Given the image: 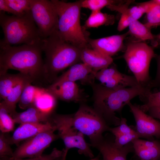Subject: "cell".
I'll use <instances>...</instances> for the list:
<instances>
[{"label": "cell", "mask_w": 160, "mask_h": 160, "mask_svg": "<svg viewBox=\"0 0 160 160\" xmlns=\"http://www.w3.org/2000/svg\"><path fill=\"white\" fill-rule=\"evenodd\" d=\"M41 42L18 46L0 44V74L11 69L31 77L34 81L41 79L44 80Z\"/></svg>", "instance_id": "6da1fadb"}, {"label": "cell", "mask_w": 160, "mask_h": 160, "mask_svg": "<svg viewBox=\"0 0 160 160\" xmlns=\"http://www.w3.org/2000/svg\"><path fill=\"white\" fill-rule=\"evenodd\" d=\"M92 89L93 108L103 117L108 124L117 126L121 119L116 115L133 98L151 89L141 85L123 89H112L94 83Z\"/></svg>", "instance_id": "7a4b0ae2"}, {"label": "cell", "mask_w": 160, "mask_h": 160, "mask_svg": "<svg viewBox=\"0 0 160 160\" xmlns=\"http://www.w3.org/2000/svg\"><path fill=\"white\" fill-rule=\"evenodd\" d=\"M44 80L51 84L57 74L69 67L81 61V49L63 39L56 31L42 39Z\"/></svg>", "instance_id": "3957f363"}, {"label": "cell", "mask_w": 160, "mask_h": 160, "mask_svg": "<svg viewBox=\"0 0 160 160\" xmlns=\"http://www.w3.org/2000/svg\"><path fill=\"white\" fill-rule=\"evenodd\" d=\"M58 16V32L64 40L82 49L88 46L89 38L81 25V0L67 2L51 0Z\"/></svg>", "instance_id": "277c9868"}, {"label": "cell", "mask_w": 160, "mask_h": 160, "mask_svg": "<svg viewBox=\"0 0 160 160\" xmlns=\"http://www.w3.org/2000/svg\"><path fill=\"white\" fill-rule=\"evenodd\" d=\"M0 25L4 34L0 44H31L43 39L31 11L20 16L9 15L0 11Z\"/></svg>", "instance_id": "5b68a950"}, {"label": "cell", "mask_w": 160, "mask_h": 160, "mask_svg": "<svg viewBox=\"0 0 160 160\" xmlns=\"http://www.w3.org/2000/svg\"><path fill=\"white\" fill-rule=\"evenodd\" d=\"M156 55L152 47L144 42L132 41L127 44L123 58L140 85L150 88L152 80L150 65Z\"/></svg>", "instance_id": "8992f818"}, {"label": "cell", "mask_w": 160, "mask_h": 160, "mask_svg": "<svg viewBox=\"0 0 160 160\" xmlns=\"http://www.w3.org/2000/svg\"><path fill=\"white\" fill-rule=\"evenodd\" d=\"M71 123L77 130L89 138L90 145L94 147L102 140L103 133L111 127L93 107L81 103L77 111L72 114Z\"/></svg>", "instance_id": "52a82bcc"}, {"label": "cell", "mask_w": 160, "mask_h": 160, "mask_svg": "<svg viewBox=\"0 0 160 160\" xmlns=\"http://www.w3.org/2000/svg\"><path fill=\"white\" fill-rule=\"evenodd\" d=\"M72 114H60L54 113L51 116L50 121L58 132L59 138L63 141L65 149L76 148L80 154L93 158V153L90 144L85 141L84 135L72 125Z\"/></svg>", "instance_id": "ba28073f"}, {"label": "cell", "mask_w": 160, "mask_h": 160, "mask_svg": "<svg viewBox=\"0 0 160 160\" xmlns=\"http://www.w3.org/2000/svg\"><path fill=\"white\" fill-rule=\"evenodd\" d=\"M33 19L43 39L58 30V16L51 0H30Z\"/></svg>", "instance_id": "9c48e42d"}, {"label": "cell", "mask_w": 160, "mask_h": 160, "mask_svg": "<svg viewBox=\"0 0 160 160\" xmlns=\"http://www.w3.org/2000/svg\"><path fill=\"white\" fill-rule=\"evenodd\" d=\"M55 131L51 129L44 131L25 140L14 151L12 157L8 159L33 158L41 156L51 143L59 138L58 135L54 133Z\"/></svg>", "instance_id": "30bf717a"}, {"label": "cell", "mask_w": 160, "mask_h": 160, "mask_svg": "<svg viewBox=\"0 0 160 160\" xmlns=\"http://www.w3.org/2000/svg\"><path fill=\"white\" fill-rule=\"evenodd\" d=\"M130 111L134 118L136 126L135 130L139 138L153 140V137L160 138V121L142 111L139 105L128 103Z\"/></svg>", "instance_id": "8fae6325"}, {"label": "cell", "mask_w": 160, "mask_h": 160, "mask_svg": "<svg viewBox=\"0 0 160 160\" xmlns=\"http://www.w3.org/2000/svg\"><path fill=\"white\" fill-rule=\"evenodd\" d=\"M95 79L100 84L109 88L123 89L140 85L134 76L121 73L114 65L97 72Z\"/></svg>", "instance_id": "7c38bea8"}, {"label": "cell", "mask_w": 160, "mask_h": 160, "mask_svg": "<svg viewBox=\"0 0 160 160\" xmlns=\"http://www.w3.org/2000/svg\"><path fill=\"white\" fill-rule=\"evenodd\" d=\"M96 74L85 63H78L71 66L68 70L57 77L50 85L56 86L65 81L75 82L79 81L83 84L91 86L94 83Z\"/></svg>", "instance_id": "4fadbf2b"}, {"label": "cell", "mask_w": 160, "mask_h": 160, "mask_svg": "<svg viewBox=\"0 0 160 160\" xmlns=\"http://www.w3.org/2000/svg\"><path fill=\"white\" fill-rule=\"evenodd\" d=\"M94 147L101 154L103 160H127V155L134 152L132 142L119 147L114 143V136L106 135L103 139Z\"/></svg>", "instance_id": "5bb4252c"}, {"label": "cell", "mask_w": 160, "mask_h": 160, "mask_svg": "<svg viewBox=\"0 0 160 160\" xmlns=\"http://www.w3.org/2000/svg\"><path fill=\"white\" fill-rule=\"evenodd\" d=\"M129 34L126 33L97 39L89 38L88 43L89 47L109 57H112L124 48V41Z\"/></svg>", "instance_id": "9a60e30c"}, {"label": "cell", "mask_w": 160, "mask_h": 160, "mask_svg": "<svg viewBox=\"0 0 160 160\" xmlns=\"http://www.w3.org/2000/svg\"><path fill=\"white\" fill-rule=\"evenodd\" d=\"M47 88L57 100L80 103L87 100V96L75 82L65 81L56 86L49 85Z\"/></svg>", "instance_id": "2e32d148"}, {"label": "cell", "mask_w": 160, "mask_h": 160, "mask_svg": "<svg viewBox=\"0 0 160 160\" xmlns=\"http://www.w3.org/2000/svg\"><path fill=\"white\" fill-rule=\"evenodd\" d=\"M56 129L50 121L42 123H28L20 124L12 135L8 137L11 145H17L20 142L26 140L42 132Z\"/></svg>", "instance_id": "e0dca14e"}, {"label": "cell", "mask_w": 160, "mask_h": 160, "mask_svg": "<svg viewBox=\"0 0 160 160\" xmlns=\"http://www.w3.org/2000/svg\"><path fill=\"white\" fill-rule=\"evenodd\" d=\"M80 59L96 73L111 65L112 57L106 56L90 47L89 45L81 49Z\"/></svg>", "instance_id": "ac0fdd59"}, {"label": "cell", "mask_w": 160, "mask_h": 160, "mask_svg": "<svg viewBox=\"0 0 160 160\" xmlns=\"http://www.w3.org/2000/svg\"><path fill=\"white\" fill-rule=\"evenodd\" d=\"M134 152L140 160H160V141L136 139L133 140Z\"/></svg>", "instance_id": "d6986e66"}, {"label": "cell", "mask_w": 160, "mask_h": 160, "mask_svg": "<svg viewBox=\"0 0 160 160\" xmlns=\"http://www.w3.org/2000/svg\"><path fill=\"white\" fill-rule=\"evenodd\" d=\"M53 114L44 112L33 105L23 112H16L12 116L15 123L21 124L28 123L46 122L50 121Z\"/></svg>", "instance_id": "ffe728a7"}, {"label": "cell", "mask_w": 160, "mask_h": 160, "mask_svg": "<svg viewBox=\"0 0 160 160\" xmlns=\"http://www.w3.org/2000/svg\"><path fill=\"white\" fill-rule=\"evenodd\" d=\"M33 82L34 81L32 78L25 75L15 86L6 99L2 100L11 116L16 112V105L18 103L24 89Z\"/></svg>", "instance_id": "44dd1931"}, {"label": "cell", "mask_w": 160, "mask_h": 160, "mask_svg": "<svg viewBox=\"0 0 160 160\" xmlns=\"http://www.w3.org/2000/svg\"><path fill=\"white\" fill-rule=\"evenodd\" d=\"M56 98L47 88H38L34 105L41 110L53 114L56 106Z\"/></svg>", "instance_id": "7402d4cb"}, {"label": "cell", "mask_w": 160, "mask_h": 160, "mask_svg": "<svg viewBox=\"0 0 160 160\" xmlns=\"http://www.w3.org/2000/svg\"><path fill=\"white\" fill-rule=\"evenodd\" d=\"M22 73L0 74V97L4 100L15 86L25 76Z\"/></svg>", "instance_id": "603a6c76"}, {"label": "cell", "mask_w": 160, "mask_h": 160, "mask_svg": "<svg viewBox=\"0 0 160 160\" xmlns=\"http://www.w3.org/2000/svg\"><path fill=\"white\" fill-rule=\"evenodd\" d=\"M115 20L113 15L103 13L100 10L92 11L83 28L85 30L87 28H97L103 25H112Z\"/></svg>", "instance_id": "cb8c5ba5"}, {"label": "cell", "mask_w": 160, "mask_h": 160, "mask_svg": "<svg viewBox=\"0 0 160 160\" xmlns=\"http://www.w3.org/2000/svg\"><path fill=\"white\" fill-rule=\"evenodd\" d=\"M129 28L128 31L129 34L131 35L140 41L152 40L156 39V36L151 32V28L138 20L132 22Z\"/></svg>", "instance_id": "d4e9b609"}, {"label": "cell", "mask_w": 160, "mask_h": 160, "mask_svg": "<svg viewBox=\"0 0 160 160\" xmlns=\"http://www.w3.org/2000/svg\"><path fill=\"white\" fill-rule=\"evenodd\" d=\"M131 1H127L125 3H122L118 4L111 5L107 8L113 11H118L121 14H125L130 17L133 21L138 20L145 12L139 5L129 8V6Z\"/></svg>", "instance_id": "484cf974"}, {"label": "cell", "mask_w": 160, "mask_h": 160, "mask_svg": "<svg viewBox=\"0 0 160 160\" xmlns=\"http://www.w3.org/2000/svg\"><path fill=\"white\" fill-rule=\"evenodd\" d=\"M39 87L28 85L24 89L18 102V106L22 109H27L34 105L36 96Z\"/></svg>", "instance_id": "4316f807"}, {"label": "cell", "mask_w": 160, "mask_h": 160, "mask_svg": "<svg viewBox=\"0 0 160 160\" xmlns=\"http://www.w3.org/2000/svg\"><path fill=\"white\" fill-rule=\"evenodd\" d=\"M143 104L139 105L140 109L144 112H147L150 108L160 107V91L153 92L149 90L139 96Z\"/></svg>", "instance_id": "83f0119b"}, {"label": "cell", "mask_w": 160, "mask_h": 160, "mask_svg": "<svg viewBox=\"0 0 160 160\" xmlns=\"http://www.w3.org/2000/svg\"><path fill=\"white\" fill-rule=\"evenodd\" d=\"M15 123L3 101L0 103V130L6 133L12 131Z\"/></svg>", "instance_id": "f1b7e54d"}, {"label": "cell", "mask_w": 160, "mask_h": 160, "mask_svg": "<svg viewBox=\"0 0 160 160\" xmlns=\"http://www.w3.org/2000/svg\"><path fill=\"white\" fill-rule=\"evenodd\" d=\"M123 2L120 1L112 0H81V8L88 9L92 11H101L104 7Z\"/></svg>", "instance_id": "f546056e"}, {"label": "cell", "mask_w": 160, "mask_h": 160, "mask_svg": "<svg viewBox=\"0 0 160 160\" xmlns=\"http://www.w3.org/2000/svg\"><path fill=\"white\" fill-rule=\"evenodd\" d=\"M5 1L18 16L23 15L31 11L30 0H5Z\"/></svg>", "instance_id": "4dcf8cb0"}, {"label": "cell", "mask_w": 160, "mask_h": 160, "mask_svg": "<svg viewBox=\"0 0 160 160\" xmlns=\"http://www.w3.org/2000/svg\"><path fill=\"white\" fill-rule=\"evenodd\" d=\"M146 14V26L151 28L160 25V5L156 4Z\"/></svg>", "instance_id": "1f68e13d"}, {"label": "cell", "mask_w": 160, "mask_h": 160, "mask_svg": "<svg viewBox=\"0 0 160 160\" xmlns=\"http://www.w3.org/2000/svg\"><path fill=\"white\" fill-rule=\"evenodd\" d=\"M8 140L4 133L0 134V157L1 158H7V160L11 158L14 151L11 147Z\"/></svg>", "instance_id": "d6a6232c"}, {"label": "cell", "mask_w": 160, "mask_h": 160, "mask_svg": "<svg viewBox=\"0 0 160 160\" xmlns=\"http://www.w3.org/2000/svg\"><path fill=\"white\" fill-rule=\"evenodd\" d=\"M120 124L114 127H110L109 132L114 136L121 135H125L132 133L136 131L127 124V120L123 117H121Z\"/></svg>", "instance_id": "836d02e7"}, {"label": "cell", "mask_w": 160, "mask_h": 160, "mask_svg": "<svg viewBox=\"0 0 160 160\" xmlns=\"http://www.w3.org/2000/svg\"><path fill=\"white\" fill-rule=\"evenodd\" d=\"M137 138H139L136 131L131 134L121 135L114 136V143L118 146L122 147Z\"/></svg>", "instance_id": "e575fe53"}, {"label": "cell", "mask_w": 160, "mask_h": 160, "mask_svg": "<svg viewBox=\"0 0 160 160\" xmlns=\"http://www.w3.org/2000/svg\"><path fill=\"white\" fill-rule=\"evenodd\" d=\"M63 150L61 151L56 148L53 149L49 154L42 155L38 157L23 159L7 160H56L61 157L62 155Z\"/></svg>", "instance_id": "d590c367"}, {"label": "cell", "mask_w": 160, "mask_h": 160, "mask_svg": "<svg viewBox=\"0 0 160 160\" xmlns=\"http://www.w3.org/2000/svg\"><path fill=\"white\" fill-rule=\"evenodd\" d=\"M133 21V20L130 17L125 14H121L117 26V30L119 31H122L129 27Z\"/></svg>", "instance_id": "8d00e7d4"}, {"label": "cell", "mask_w": 160, "mask_h": 160, "mask_svg": "<svg viewBox=\"0 0 160 160\" xmlns=\"http://www.w3.org/2000/svg\"><path fill=\"white\" fill-rule=\"evenodd\" d=\"M155 57L157 61V69L155 77L154 79L152 80L150 85L151 89L160 87V54L159 55H156Z\"/></svg>", "instance_id": "74e56055"}, {"label": "cell", "mask_w": 160, "mask_h": 160, "mask_svg": "<svg viewBox=\"0 0 160 160\" xmlns=\"http://www.w3.org/2000/svg\"><path fill=\"white\" fill-rule=\"evenodd\" d=\"M0 11L11 14L12 15L18 16L15 12L6 3L5 0H0Z\"/></svg>", "instance_id": "f35d334b"}, {"label": "cell", "mask_w": 160, "mask_h": 160, "mask_svg": "<svg viewBox=\"0 0 160 160\" xmlns=\"http://www.w3.org/2000/svg\"><path fill=\"white\" fill-rule=\"evenodd\" d=\"M147 112L153 118L160 119V107H153L150 108Z\"/></svg>", "instance_id": "ab89813d"}, {"label": "cell", "mask_w": 160, "mask_h": 160, "mask_svg": "<svg viewBox=\"0 0 160 160\" xmlns=\"http://www.w3.org/2000/svg\"><path fill=\"white\" fill-rule=\"evenodd\" d=\"M63 150V154L59 160H66V156L68 150L65 148H64Z\"/></svg>", "instance_id": "60d3db41"}, {"label": "cell", "mask_w": 160, "mask_h": 160, "mask_svg": "<svg viewBox=\"0 0 160 160\" xmlns=\"http://www.w3.org/2000/svg\"><path fill=\"white\" fill-rule=\"evenodd\" d=\"M156 38L159 41V44H160V33L159 34L156 36Z\"/></svg>", "instance_id": "b9f144b4"}, {"label": "cell", "mask_w": 160, "mask_h": 160, "mask_svg": "<svg viewBox=\"0 0 160 160\" xmlns=\"http://www.w3.org/2000/svg\"><path fill=\"white\" fill-rule=\"evenodd\" d=\"M155 1L157 4L160 5V0H155Z\"/></svg>", "instance_id": "7bdbcfd3"}, {"label": "cell", "mask_w": 160, "mask_h": 160, "mask_svg": "<svg viewBox=\"0 0 160 160\" xmlns=\"http://www.w3.org/2000/svg\"><path fill=\"white\" fill-rule=\"evenodd\" d=\"M90 160H99V159L98 158L96 157L94 158H92Z\"/></svg>", "instance_id": "ee69618b"}, {"label": "cell", "mask_w": 160, "mask_h": 160, "mask_svg": "<svg viewBox=\"0 0 160 160\" xmlns=\"http://www.w3.org/2000/svg\"><path fill=\"white\" fill-rule=\"evenodd\" d=\"M137 159H138V160H140L138 158H137Z\"/></svg>", "instance_id": "f6af8a7d"}, {"label": "cell", "mask_w": 160, "mask_h": 160, "mask_svg": "<svg viewBox=\"0 0 160 160\" xmlns=\"http://www.w3.org/2000/svg\"><path fill=\"white\" fill-rule=\"evenodd\" d=\"M0 160H1V159H0Z\"/></svg>", "instance_id": "bcb514c9"}]
</instances>
